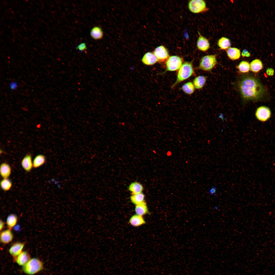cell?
<instances>
[{
	"label": "cell",
	"mask_w": 275,
	"mask_h": 275,
	"mask_svg": "<svg viewBox=\"0 0 275 275\" xmlns=\"http://www.w3.org/2000/svg\"><path fill=\"white\" fill-rule=\"evenodd\" d=\"M194 69L192 63L186 62L178 70L176 80L172 86L173 88L179 83L188 78L193 74Z\"/></svg>",
	"instance_id": "obj_3"
},
{
	"label": "cell",
	"mask_w": 275,
	"mask_h": 275,
	"mask_svg": "<svg viewBox=\"0 0 275 275\" xmlns=\"http://www.w3.org/2000/svg\"><path fill=\"white\" fill-rule=\"evenodd\" d=\"M188 7L189 10L194 13H198L208 10L205 2L203 0H192L188 2Z\"/></svg>",
	"instance_id": "obj_5"
},
{
	"label": "cell",
	"mask_w": 275,
	"mask_h": 275,
	"mask_svg": "<svg viewBox=\"0 0 275 275\" xmlns=\"http://www.w3.org/2000/svg\"><path fill=\"white\" fill-rule=\"evenodd\" d=\"M129 223L132 226L137 227L145 224L146 222L142 216L135 214L130 218Z\"/></svg>",
	"instance_id": "obj_15"
},
{
	"label": "cell",
	"mask_w": 275,
	"mask_h": 275,
	"mask_svg": "<svg viewBox=\"0 0 275 275\" xmlns=\"http://www.w3.org/2000/svg\"><path fill=\"white\" fill-rule=\"evenodd\" d=\"M182 89L185 93L188 94H191L194 93L195 87L193 83L191 82H188L183 85Z\"/></svg>",
	"instance_id": "obj_28"
},
{
	"label": "cell",
	"mask_w": 275,
	"mask_h": 275,
	"mask_svg": "<svg viewBox=\"0 0 275 275\" xmlns=\"http://www.w3.org/2000/svg\"><path fill=\"white\" fill-rule=\"evenodd\" d=\"M218 207H217V206H215V207H214V208L215 210H217L218 209Z\"/></svg>",
	"instance_id": "obj_36"
},
{
	"label": "cell",
	"mask_w": 275,
	"mask_h": 275,
	"mask_svg": "<svg viewBox=\"0 0 275 275\" xmlns=\"http://www.w3.org/2000/svg\"><path fill=\"white\" fill-rule=\"evenodd\" d=\"M21 164L22 167L26 171H30L33 167L31 155H26L22 160Z\"/></svg>",
	"instance_id": "obj_14"
},
{
	"label": "cell",
	"mask_w": 275,
	"mask_h": 275,
	"mask_svg": "<svg viewBox=\"0 0 275 275\" xmlns=\"http://www.w3.org/2000/svg\"><path fill=\"white\" fill-rule=\"evenodd\" d=\"M76 49L81 52L86 50L87 49L86 43H81L76 47Z\"/></svg>",
	"instance_id": "obj_30"
},
{
	"label": "cell",
	"mask_w": 275,
	"mask_h": 275,
	"mask_svg": "<svg viewBox=\"0 0 275 275\" xmlns=\"http://www.w3.org/2000/svg\"><path fill=\"white\" fill-rule=\"evenodd\" d=\"M141 61L143 64L147 65H154L158 61L153 53L150 52H147L144 55Z\"/></svg>",
	"instance_id": "obj_12"
},
{
	"label": "cell",
	"mask_w": 275,
	"mask_h": 275,
	"mask_svg": "<svg viewBox=\"0 0 275 275\" xmlns=\"http://www.w3.org/2000/svg\"><path fill=\"white\" fill-rule=\"evenodd\" d=\"M4 225L5 224L4 222L3 221L1 220H0V230H2L3 229L4 227Z\"/></svg>",
	"instance_id": "obj_35"
},
{
	"label": "cell",
	"mask_w": 275,
	"mask_h": 275,
	"mask_svg": "<svg viewBox=\"0 0 275 275\" xmlns=\"http://www.w3.org/2000/svg\"><path fill=\"white\" fill-rule=\"evenodd\" d=\"M238 87L243 99L245 101L258 100L263 97L265 92L264 88L258 80L250 76L241 77Z\"/></svg>",
	"instance_id": "obj_1"
},
{
	"label": "cell",
	"mask_w": 275,
	"mask_h": 275,
	"mask_svg": "<svg viewBox=\"0 0 275 275\" xmlns=\"http://www.w3.org/2000/svg\"><path fill=\"white\" fill-rule=\"evenodd\" d=\"M44 264L39 259L36 258H31L23 266L22 271L29 275L35 274L42 270L43 269Z\"/></svg>",
	"instance_id": "obj_2"
},
{
	"label": "cell",
	"mask_w": 275,
	"mask_h": 275,
	"mask_svg": "<svg viewBox=\"0 0 275 275\" xmlns=\"http://www.w3.org/2000/svg\"><path fill=\"white\" fill-rule=\"evenodd\" d=\"M182 64V58L178 56H171L166 62V71H174L178 70Z\"/></svg>",
	"instance_id": "obj_6"
},
{
	"label": "cell",
	"mask_w": 275,
	"mask_h": 275,
	"mask_svg": "<svg viewBox=\"0 0 275 275\" xmlns=\"http://www.w3.org/2000/svg\"><path fill=\"white\" fill-rule=\"evenodd\" d=\"M143 189L142 185L137 182L132 183L128 187V189L131 192L132 195L142 193Z\"/></svg>",
	"instance_id": "obj_20"
},
{
	"label": "cell",
	"mask_w": 275,
	"mask_h": 275,
	"mask_svg": "<svg viewBox=\"0 0 275 275\" xmlns=\"http://www.w3.org/2000/svg\"><path fill=\"white\" fill-rule=\"evenodd\" d=\"M217 63L216 55H207L201 58L198 67L203 71H210L215 66Z\"/></svg>",
	"instance_id": "obj_4"
},
{
	"label": "cell",
	"mask_w": 275,
	"mask_h": 275,
	"mask_svg": "<svg viewBox=\"0 0 275 275\" xmlns=\"http://www.w3.org/2000/svg\"><path fill=\"white\" fill-rule=\"evenodd\" d=\"M13 235L11 229H9L2 231L0 233V240L1 243L7 244L11 242L13 238Z\"/></svg>",
	"instance_id": "obj_13"
},
{
	"label": "cell",
	"mask_w": 275,
	"mask_h": 275,
	"mask_svg": "<svg viewBox=\"0 0 275 275\" xmlns=\"http://www.w3.org/2000/svg\"><path fill=\"white\" fill-rule=\"evenodd\" d=\"M271 114V110L269 107L266 106H262L256 109L255 113V116L258 121L262 122H264L270 118Z\"/></svg>",
	"instance_id": "obj_7"
},
{
	"label": "cell",
	"mask_w": 275,
	"mask_h": 275,
	"mask_svg": "<svg viewBox=\"0 0 275 275\" xmlns=\"http://www.w3.org/2000/svg\"><path fill=\"white\" fill-rule=\"evenodd\" d=\"M267 74L269 76H272L273 75L274 73V70L272 68H268L266 71Z\"/></svg>",
	"instance_id": "obj_33"
},
{
	"label": "cell",
	"mask_w": 275,
	"mask_h": 275,
	"mask_svg": "<svg viewBox=\"0 0 275 275\" xmlns=\"http://www.w3.org/2000/svg\"><path fill=\"white\" fill-rule=\"evenodd\" d=\"M206 80V77L203 76H199L196 77L193 82L195 88L197 89L202 88L205 84Z\"/></svg>",
	"instance_id": "obj_22"
},
{
	"label": "cell",
	"mask_w": 275,
	"mask_h": 275,
	"mask_svg": "<svg viewBox=\"0 0 275 275\" xmlns=\"http://www.w3.org/2000/svg\"><path fill=\"white\" fill-rule=\"evenodd\" d=\"M17 84L15 82H12L10 84V87L11 89L12 90L16 89L17 87Z\"/></svg>",
	"instance_id": "obj_34"
},
{
	"label": "cell",
	"mask_w": 275,
	"mask_h": 275,
	"mask_svg": "<svg viewBox=\"0 0 275 275\" xmlns=\"http://www.w3.org/2000/svg\"><path fill=\"white\" fill-rule=\"evenodd\" d=\"M18 221L17 216L15 214H11L7 217L6 224L9 229H11L16 224Z\"/></svg>",
	"instance_id": "obj_26"
},
{
	"label": "cell",
	"mask_w": 275,
	"mask_h": 275,
	"mask_svg": "<svg viewBox=\"0 0 275 275\" xmlns=\"http://www.w3.org/2000/svg\"><path fill=\"white\" fill-rule=\"evenodd\" d=\"M241 55L243 57H249L251 56L250 52L246 49H244L243 50Z\"/></svg>",
	"instance_id": "obj_32"
},
{
	"label": "cell",
	"mask_w": 275,
	"mask_h": 275,
	"mask_svg": "<svg viewBox=\"0 0 275 275\" xmlns=\"http://www.w3.org/2000/svg\"><path fill=\"white\" fill-rule=\"evenodd\" d=\"M236 67L240 72L246 73L248 72L250 70V65L248 62L243 61L240 62Z\"/></svg>",
	"instance_id": "obj_27"
},
{
	"label": "cell",
	"mask_w": 275,
	"mask_h": 275,
	"mask_svg": "<svg viewBox=\"0 0 275 275\" xmlns=\"http://www.w3.org/2000/svg\"><path fill=\"white\" fill-rule=\"evenodd\" d=\"M144 199L145 195L142 193L132 195L130 197L131 202L135 205L140 204L144 201Z\"/></svg>",
	"instance_id": "obj_24"
},
{
	"label": "cell",
	"mask_w": 275,
	"mask_h": 275,
	"mask_svg": "<svg viewBox=\"0 0 275 275\" xmlns=\"http://www.w3.org/2000/svg\"><path fill=\"white\" fill-rule=\"evenodd\" d=\"M91 37L94 39H102L103 36V32L102 29L98 26L93 27L91 30L90 33Z\"/></svg>",
	"instance_id": "obj_19"
},
{
	"label": "cell",
	"mask_w": 275,
	"mask_h": 275,
	"mask_svg": "<svg viewBox=\"0 0 275 275\" xmlns=\"http://www.w3.org/2000/svg\"><path fill=\"white\" fill-rule=\"evenodd\" d=\"M45 156L43 155L39 154L37 155L33 161V167L37 168L43 165L46 161Z\"/></svg>",
	"instance_id": "obj_25"
},
{
	"label": "cell",
	"mask_w": 275,
	"mask_h": 275,
	"mask_svg": "<svg viewBox=\"0 0 275 275\" xmlns=\"http://www.w3.org/2000/svg\"><path fill=\"white\" fill-rule=\"evenodd\" d=\"M135 211L136 214L142 216L149 213L148 209L146 203L145 201L140 204L135 205Z\"/></svg>",
	"instance_id": "obj_17"
},
{
	"label": "cell",
	"mask_w": 275,
	"mask_h": 275,
	"mask_svg": "<svg viewBox=\"0 0 275 275\" xmlns=\"http://www.w3.org/2000/svg\"><path fill=\"white\" fill-rule=\"evenodd\" d=\"M13 260L19 265L23 266L31 258L29 253L26 251H23L17 256L13 257Z\"/></svg>",
	"instance_id": "obj_10"
},
{
	"label": "cell",
	"mask_w": 275,
	"mask_h": 275,
	"mask_svg": "<svg viewBox=\"0 0 275 275\" xmlns=\"http://www.w3.org/2000/svg\"><path fill=\"white\" fill-rule=\"evenodd\" d=\"M250 65L251 71L255 73L258 72L263 68L262 61L258 59H255L252 61Z\"/></svg>",
	"instance_id": "obj_23"
},
{
	"label": "cell",
	"mask_w": 275,
	"mask_h": 275,
	"mask_svg": "<svg viewBox=\"0 0 275 275\" xmlns=\"http://www.w3.org/2000/svg\"><path fill=\"white\" fill-rule=\"evenodd\" d=\"M153 53L158 61L160 62L166 61L170 57L167 50L163 45L160 46L156 48Z\"/></svg>",
	"instance_id": "obj_8"
},
{
	"label": "cell",
	"mask_w": 275,
	"mask_h": 275,
	"mask_svg": "<svg viewBox=\"0 0 275 275\" xmlns=\"http://www.w3.org/2000/svg\"><path fill=\"white\" fill-rule=\"evenodd\" d=\"M12 185L11 181L8 178H3L1 181V188L4 191L9 190L11 187Z\"/></svg>",
	"instance_id": "obj_29"
},
{
	"label": "cell",
	"mask_w": 275,
	"mask_h": 275,
	"mask_svg": "<svg viewBox=\"0 0 275 275\" xmlns=\"http://www.w3.org/2000/svg\"><path fill=\"white\" fill-rule=\"evenodd\" d=\"M217 45L220 50H227L230 47L231 43L228 38L225 37H222L218 40Z\"/></svg>",
	"instance_id": "obj_21"
},
{
	"label": "cell",
	"mask_w": 275,
	"mask_h": 275,
	"mask_svg": "<svg viewBox=\"0 0 275 275\" xmlns=\"http://www.w3.org/2000/svg\"><path fill=\"white\" fill-rule=\"evenodd\" d=\"M11 168L10 166L6 163H2L0 167V174L3 178H8L11 173Z\"/></svg>",
	"instance_id": "obj_18"
},
{
	"label": "cell",
	"mask_w": 275,
	"mask_h": 275,
	"mask_svg": "<svg viewBox=\"0 0 275 275\" xmlns=\"http://www.w3.org/2000/svg\"><path fill=\"white\" fill-rule=\"evenodd\" d=\"M226 52L228 58L231 60H238L241 56L240 51L237 48L230 47L226 50Z\"/></svg>",
	"instance_id": "obj_16"
},
{
	"label": "cell",
	"mask_w": 275,
	"mask_h": 275,
	"mask_svg": "<svg viewBox=\"0 0 275 275\" xmlns=\"http://www.w3.org/2000/svg\"><path fill=\"white\" fill-rule=\"evenodd\" d=\"M24 243L18 242L13 244L9 249L8 252L13 257H16L23 251L24 247Z\"/></svg>",
	"instance_id": "obj_11"
},
{
	"label": "cell",
	"mask_w": 275,
	"mask_h": 275,
	"mask_svg": "<svg viewBox=\"0 0 275 275\" xmlns=\"http://www.w3.org/2000/svg\"><path fill=\"white\" fill-rule=\"evenodd\" d=\"M217 188L215 186L211 187L209 189L208 192L210 195L213 196L217 195Z\"/></svg>",
	"instance_id": "obj_31"
},
{
	"label": "cell",
	"mask_w": 275,
	"mask_h": 275,
	"mask_svg": "<svg viewBox=\"0 0 275 275\" xmlns=\"http://www.w3.org/2000/svg\"><path fill=\"white\" fill-rule=\"evenodd\" d=\"M199 37L197 42V46L198 49L202 51L205 52L210 48V44L208 40L202 35L198 32Z\"/></svg>",
	"instance_id": "obj_9"
}]
</instances>
